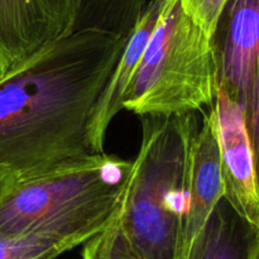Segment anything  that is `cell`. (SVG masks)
Masks as SVG:
<instances>
[{"mask_svg": "<svg viewBox=\"0 0 259 259\" xmlns=\"http://www.w3.org/2000/svg\"><path fill=\"white\" fill-rule=\"evenodd\" d=\"M126 42L77 30L0 77V166L29 177L95 154L91 116Z\"/></svg>", "mask_w": 259, "mask_h": 259, "instance_id": "obj_1", "label": "cell"}, {"mask_svg": "<svg viewBox=\"0 0 259 259\" xmlns=\"http://www.w3.org/2000/svg\"><path fill=\"white\" fill-rule=\"evenodd\" d=\"M120 211L108 228L83 244L82 259H146L126 237Z\"/></svg>", "mask_w": 259, "mask_h": 259, "instance_id": "obj_13", "label": "cell"}, {"mask_svg": "<svg viewBox=\"0 0 259 259\" xmlns=\"http://www.w3.org/2000/svg\"><path fill=\"white\" fill-rule=\"evenodd\" d=\"M258 237L223 199L189 250L176 259H249Z\"/></svg>", "mask_w": 259, "mask_h": 259, "instance_id": "obj_10", "label": "cell"}, {"mask_svg": "<svg viewBox=\"0 0 259 259\" xmlns=\"http://www.w3.org/2000/svg\"><path fill=\"white\" fill-rule=\"evenodd\" d=\"M148 0H81L73 32L98 30L129 39Z\"/></svg>", "mask_w": 259, "mask_h": 259, "instance_id": "obj_11", "label": "cell"}, {"mask_svg": "<svg viewBox=\"0 0 259 259\" xmlns=\"http://www.w3.org/2000/svg\"><path fill=\"white\" fill-rule=\"evenodd\" d=\"M196 113L142 116V139L133 159L120 223L146 259H175L186 210Z\"/></svg>", "mask_w": 259, "mask_h": 259, "instance_id": "obj_3", "label": "cell"}, {"mask_svg": "<svg viewBox=\"0 0 259 259\" xmlns=\"http://www.w3.org/2000/svg\"><path fill=\"white\" fill-rule=\"evenodd\" d=\"M218 89L211 38L185 12L181 0H167L123 108L139 118L197 113L214 105Z\"/></svg>", "mask_w": 259, "mask_h": 259, "instance_id": "obj_4", "label": "cell"}, {"mask_svg": "<svg viewBox=\"0 0 259 259\" xmlns=\"http://www.w3.org/2000/svg\"><path fill=\"white\" fill-rule=\"evenodd\" d=\"M249 259H259V237L257 238V240H255L252 250H250Z\"/></svg>", "mask_w": 259, "mask_h": 259, "instance_id": "obj_17", "label": "cell"}, {"mask_svg": "<svg viewBox=\"0 0 259 259\" xmlns=\"http://www.w3.org/2000/svg\"><path fill=\"white\" fill-rule=\"evenodd\" d=\"M228 0H181L185 12L212 38Z\"/></svg>", "mask_w": 259, "mask_h": 259, "instance_id": "obj_14", "label": "cell"}, {"mask_svg": "<svg viewBox=\"0 0 259 259\" xmlns=\"http://www.w3.org/2000/svg\"><path fill=\"white\" fill-rule=\"evenodd\" d=\"M215 110L224 200L259 234V180L244 105L219 86Z\"/></svg>", "mask_w": 259, "mask_h": 259, "instance_id": "obj_6", "label": "cell"}, {"mask_svg": "<svg viewBox=\"0 0 259 259\" xmlns=\"http://www.w3.org/2000/svg\"><path fill=\"white\" fill-rule=\"evenodd\" d=\"M83 244L75 238L42 233L0 234V259H56Z\"/></svg>", "mask_w": 259, "mask_h": 259, "instance_id": "obj_12", "label": "cell"}, {"mask_svg": "<svg viewBox=\"0 0 259 259\" xmlns=\"http://www.w3.org/2000/svg\"><path fill=\"white\" fill-rule=\"evenodd\" d=\"M81 0H0V77L73 32Z\"/></svg>", "mask_w": 259, "mask_h": 259, "instance_id": "obj_5", "label": "cell"}, {"mask_svg": "<svg viewBox=\"0 0 259 259\" xmlns=\"http://www.w3.org/2000/svg\"><path fill=\"white\" fill-rule=\"evenodd\" d=\"M224 199L218 116L215 104L202 113V120L191 143L186 210L175 259L189 250L215 207Z\"/></svg>", "mask_w": 259, "mask_h": 259, "instance_id": "obj_8", "label": "cell"}, {"mask_svg": "<svg viewBox=\"0 0 259 259\" xmlns=\"http://www.w3.org/2000/svg\"><path fill=\"white\" fill-rule=\"evenodd\" d=\"M167 0H151L129 37L113 73L99 98L89 125V141L94 153H103L109 125L123 110L124 98L136 76L149 39L156 30Z\"/></svg>", "mask_w": 259, "mask_h": 259, "instance_id": "obj_9", "label": "cell"}, {"mask_svg": "<svg viewBox=\"0 0 259 259\" xmlns=\"http://www.w3.org/2000/svg\"><path fill=\"white\" fill-rule=\"evenodd\" d=\"M19 180V175L5 166H0V204Z\"/></svg>", "mask_w": 259, "mask_h": 259, "instance_id": "obj_16", "label": "cell"}, {"mask_svg": "<svg viewBox=\"0 0 259 259\" xmlns=\"http://www.w3.org/2000/svg\"><path fill=\"white\" fill-rule=\"evenodd\" d=\"M211 43L219 86L243 104L259 62V0H228Z\"/></svg>", "mask_w": 259, "mask_h": 259, "instance_id": "obj_7", "label": "cell"}, {"mask_svg": "<svg viewBox=\"0 0 259 259\" xmlns=\"http://www.w3.org/2000/svg\"><path fill=\"white\" fill-rule=\"evenodd\" d=\"M245 111V120H247L248 132H249L250 142H252L253 152H254L255 167L259 180V62L253 82L249 91L243 101Z\"/></svg>", "mask_w": 259, "mask_h": 259, "instance_id": "obj_15", "label": "cell"}, {"mask_svg": "<svg viewBox=\"0 0 259 259\" xmlns=\"http://www.w3.org/2000/svg\"><path fill=\"white\" fill-rule=\"evenodd\" d=\"M133 161L89 154L29 177H19L0 204V234L27 233L88 243L123 206Z\"/></svg>", "mask_w": 259, "mask_h": 259, "instance_id": "obj_2", "label": "cell"}]
</instances>
